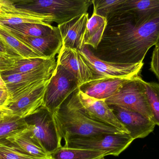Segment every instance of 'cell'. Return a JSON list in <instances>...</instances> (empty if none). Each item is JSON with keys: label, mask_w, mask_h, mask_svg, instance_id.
<instances>
[{"label": "cell", "mask_w": 159, "mask_h": 159, "mask_svg": "<svg viewBox=\"0 0 159 159\" xmlns=\"http://www.w3.org/2000/svg\"><path fill=\"white\" fill-rule=\"evenodd\" d=\"M0 57L11 59H21L20 57L17 55L12 49H10L0 39Z\"/></svg>", "instance_id": "obj_30"}, {"label": "cell", "mask_w": 159, "mask_h": 159, "mask_svg": "<svg viewBox=\"0 0 159 159\" xmlns=\"http://www.w3.org/2000/svg\"><path fill=\"white\" fill-rule=\"evenodd\" d=\"M77 94L80 103L90 116L99 122L115 128L121 133H129L105 100H98L90 97L79 89Z\"/></svg>", "instance_id": "obj_14"}, {"label": "cell", "mask_w": 159, "mask_h": 159, "mask_svg": "<svg viewBox=\"0 0 159 159\" xmlns=\"http://www.w3.org/2000/svg\"><path fill=\"white\" fill-rule=\"evenodd\" d=\"M107 24V18L97 15L93 10L86 25L84 45L91 46L94 50H96L103 36Z\"/></svg>", "instance_id": "obj_18"}, {"label": "cell", "mask_w": 159, "mask_h": 159, "mask_svg": "<svg viewBox=\"0 0 159 159\" xmlns=\"http://www.w3.org/2000/svg\"><path fill=\"white\" fill-rule=\"evenodd\" d=\"M17 8L26 9L54 17L59 24L67 22L87 13L92 0H15Z\"/></svg>", "instance_id": "obj_3"}, {"label": "cell", "mask_w": 159, "mask_h": 159, "mask_svg": "<svg viewBox=\"0 0 159 159\" xmlns=\"http://www.w3.org/2000/svg\"><path fill=\"white\" fill-rule=\"evenodd\" d=\"M28 127L26 119L16 116L0 115V141L6 140Z\"/></svg>", "instance_id": "obj_24"}, {"label": "cell", "mask_w": 159, "mask_h": 159, "mask_svg": "<svg viewBox=\"0 0 159 159\" xmlns=\"http://www.w3.org/2000/svg\"><path fill=\"white\" fill-rule=\"evenodd\" d=\"M49 78L38 81L17 99L3 107L0 115H14L26 119L44 106V99Z\"/></svg>", "instance_id": "obj_9"}, {"label": "cell", "mask_w": 159, "mask_h": 159, "mask_svg": "<svg viewBox=\"0 0 159 159\" xmlns=\"http://www.w3.org/2000/svg\"><path fill=\"white\" fill-rule=\"evenodd\" d=\"M107 152L61 146L50 155L51 159H102Z\"/></svg>", "instance_id": "obj_22"}, {"label": "cell", "mask_w": 159, "mask_h": 159, "mask_svg": "<svg viewBox=\"0 0 159 159\" xmlns=\"http://www.w3.org/2000/svg\"><path fill=\"white\" fill-rule=\"evenodd\" d=\"M52 16L17 8L12 1L0 0V24L16 25L23 23L51 25L55 22Z\"/></svg>", "instance_id": "obj_11"}, {"label": "cell", "mask_w": 159, "mask_h": 159, "mask_svg": "<svg viewBox=\"0 0 159 159\" xmlns=\"http://www.w3.org/2000/svg\"><path fill=\"white\" fill-rule=\"evenodd\" d=\"M57 63L74 76L79 88L94 79L91 69L77 49L62 45Z\"/></svg>", "instance_id": "obj_13"}, {"label": "cell", "mask_w": 159, "mask_h": 159, "mask_svg": "<svg viewBox=\"0 0 159 159\" xmlns=\"http://www.w3.org/2000/svg\"><path fill=\"white\" fill-rule=\"evenodd\" d=\"M16 60L3 58L0 59V74L10 69Z\"/></svg>", "instance_id": "obj_31"}, {"label": "cell", "mask_w": 159, "mask_h": 159, "mask_svg": "<svg viewBox=\"0 0 159 159\" xmlns=\"http://www.w3.org/2000/svg\"><path fill=\"white\" fill-rule=\"evenodd\" d=\"M26 120L28 124L27 130L30 137L36 141L49 156L62 146L53 113L45 106Z\"/></svg>", "instance_id": "obj_5"}, {"label": "cell", "mask_w": 159, "mask_h": 159, "mask_svg": "<svg viewBox=\"0 0 159 159\" xmlns=\"http://www.w3.org/2000/svg\"><path fill=\"white\" fill-rule=\"evenodd\" d=\"M89 17L87 12L58 25L63 46L78 50L84 47V34Z\"/></svg>", "instance_id": "obj_15"}, {"label": "cell", "mask_w": 159, "mask_h": 159, "mask_svg": "<svg viewBox=\"0 0 159 159\" xmlns=\"http://www.w3.org/2000/svg\"><path fill=\"white\" fill-rule=\"evenodd\" d=\"M0 39L22 59H47L34 49L20 41L1 24H0Z\"/></svg>", "instance_id": "obj_20"}, {"label": "cell", "mask_w": 159, "mask_h": 159, "mask_svg": "<svg viewBox=\"0 0 159 159\" xmlns=\"http://www.w3.org/2000/svg\"><path fill=\"white\" fill-rule=\"evenodd\" d=\"M109 107L134 140L145 138L154 131L156 124L153 119L120 106L110 105Z\"/></svg>", "instance_id": "obj_12"}, {"label": "cell", "mask_w": 159, "mask_h": 159, "mask_svg": "<svg viewBox=\"0 0 159 159\" xmlns=\"http://www.w3.org/2000/svg\"><path fill=\"white\" fill-rule=\"evenodd\" d=\"M107 20L102 41L93 51L100 59L125 64L141 63L159 40V13L140 16L116 11Z\"/></svg>", "instance_id": "obj_1"}, {"label": "cell", "mask_w": 159, "mask_h": 159, "mask_svg": "<svg viewBox=\"0 0 159 159\" xmlns=\"http://www.w3.org/2000/svg\"><path fill=\"white\" fill-rule=\"evenodd\" d=\"M143 81L139 75L129 79L121 85L114 95L106 100V103L109 106L127 108L153 119V113Z\"/></svg>", "instance_id": "obj_4"}, {"label": "cell", "mask_w": 159, "mask_h": 159, "mask_svg": "<svg viewBox=\"0 0 159 159\" xmlns=\"http://www.w3.org/2000/svg\"><path fill=\"white\" fill-rule=\"evenodd\" d=\"M116 11L130 12L140 16L153 15L159 12V0H125Z\"/></svg>", "instance_id": "obj_21"}, {"label": "cell", "mask_w": 159, "mask_h": 159, "mask_svg": "<svg viewBox=\"0 0 159 159\" xmlns=\"http://www.w3.org/2000/svg\"><path fill=\"white\" fill-rule=\"evenodd\" d=\"M11 33L20 41L34 49L47 59H55L63 45L58 28L53 33L42 37H30Z\"/></svg>", "instance_id": "obj_16"}, {"label": "cell", "mask_w": 159, "mask_h": 159, "mask_svg": "<svg viewBox=\"0 0 159 159\" xmlns=\"http://www.w3.org/2000/svg\"><path fill=\"white\" fill-rule=\"evenodd\" d=\"M6 140L18 147L27 154L35 157L50 158L42 147L30 137L27 129L15 133Z\"/></svg>", "instance_id": "obj_19"}, {"label": "cell", "mask_w": 159, "mask_h": 159, "mask_svg": "<svg viewBox=\"0 0 159 159\" xmlns=\"http://www.w3.org/2000/svg\"><path fill=\"white\" fill-rule=\"evenodd\" d=\"M57 65V63L55 59L48 64L32 72L1 75L5 83L8 92V99L5 106L17 99L36 82L50 78Z\"/></svg>", "instance_id": "obj_10"}, {"label": "cell", "mask_w": 159, "mask_h": 159, "mask_svg": "<svg viewBox=\"0 0 159 159\" xmlns=\"http://www.w3.org/2000/svg\"><path fill=\"white\" fill-rule=\"evenodd\" d=\"M134 141L129 133H103L88 137H72L65 141L64 147L104 151L118 157Z\"/></svg>", "instance_id": "obj_6"}, {"label": "cell", "mask_w": 159, "mask_h": 159, "mask_svg": "<svg viewBox=\"0 0 159 159\" xmlns=\"http://www.w3.org/2000/svg\"><path fill=\"white\" fill-rule=\"evenodd\" d=\"M153 115V120L159 127V83L143 81Z\"/></svg>", "instance_id": "obj_27"}, {"label": "cell", "mask_w": 159, "mask_h": 159, "mask_svg": "<svg viewBox=\"0 0 159 159\" xmlns=\"http://www.w3.org/2000/svg\"><path fill=\"white\" fill-rule=\"evenodd\" d=\"M3 26L11 32L32 37L47 36L53 33L57 29V27H54L51 25H42L36 23H23L19 25Z\"/></svg>", "instance_id": "obj_23"}, {"label": "cell", "mask_w": 159, "mask_h": 159, "mask_svg": "<svg viewBox=\"0 0 159 159\" xmlns=\"http://www.w3.org/2000/svg\"><path fill=\"white\" fill-rule=\"evenodd\" d=\"M94 74V79L123 78L131 79L139 75L143 62L138 64H125L105 61L94 55L89 46L79 50Z\"/></svg>", "instance_id": "obj_8"}, {"label": "cell", "mask_w": 159, "mask_h": 159, "mask_svg": "<svg viewBox=\"0 0 159 159\" xmlns=\"http://www.w3.org/2000/svg\"><path fill=\"white\" fill-rule=\"evenodd\" d=\"M0 159H51L33 157L7 140L0 141Z\"/></svg>", "instance_id": "obj_26"}, {"label": "cell", "mask_w": 159, "mask_h": 159, "mask_svg": "<svg viewBox=\"0 0 159 159\" xmlns=\"http://www.w3.org/2000/svg\"><path fill=\"white\" fill-rule=\"evenodd\" d=\"M125 0H92L93 11L96 14L107 17L110 14L117 10Z\"/></svg>", "instance_id": "obj_28"}, {"label": "cell", "mask_w": 159, "mask_h": 159, "mask_svg": "<svg viewBox=\"0 0 159 159\" xmlns=\"http://www.w3.org/2000/svg\"><path fill=\"white\" fill-rule=\"evenodd\" d=\"M129 79H130L103 78L95 79L81 86L79 89L90 97L105 101L114 95L121 85Z\"/></svg>", "instance_id": "obj_17"}, {"label": "cell", "mask_w": 159, "mask_h": 159, "mask_svg": "<svg viewBox=\"0 0 159 159\" xmlns=\"http://www.w3.org/2000/svg\"><path fill=\"white\" fill-rule=\"evenodd\" d=\"M79 88L76 78L70 72L57 63L49 78L44 99V106L54 113Z\"/></svg>", "instance_id": "obj_7"}, {"label": "cell", "mask_w": 159, "mask_h": 159, "mask_svg": "<svg viewBox=\"0 0 159 159\" xmlns=\"http://www.w3.org/2000/svg\"><path fill=\"white\" fill-rule=\"evenodd\" d=\"M6 87V86L5 83L3 79L2 78V76H1V74H0V88Z\"/></svg>", "instance_id": "obj_32"}, {"label": "cell", "mask_w": 159, "mask_h": 159, "mask_svg": "<svg viewBox=\"0 0 159 159\" xmlns=\"http://www.w3.org/2000/svg\"><path fill=\"white\" fill-rule=\"evenodd\" d=\"M102 159H104V158H102Z\"/></svg>", "instance_id": "obj_33"}, {"label": "cell", "mask_w": 159, "mask_h": 159, "mask_svg": "<svg viewBox=\"0 0 159 159\" xmlns=\"http://www.w3.org/2000/svg\"><path fill=\"white\" fill-rule=\"evenodd\" d=\"M55 59H56L48 60L43 58H31L16 60L10 69L1 74V75H9L32 72L48 64Z\"/></svg>", "instance_id": "obj_25"}, {"label": "cell", "mask_w": 159, "mask_h": 159, "mask_svg": "<svg viewBox=\"0 0 159 159\" xmlns=\"http://www.w3.org/2000/svg\"><path fill=\"white\" fill-rule=\"evenodd\" d=\"M155 46L150 63V70L159 80V40Z\"/></svg>", "instance_id": "obj_29"}, {"label": "cell", "mask_w": 159, "mask_h": 159, "mask_svg": "<svg viewBox=\"0 0 159 159\" xmlns=\"http://www.w3.org/2000/svg\"><path fill=\"white\" fill-rule=\"evenodd\" d=\"M78 90L53 113L61 141L72 137H88L103 133H122L115 128L90 116L80 101Z\"/></svg>", "instance_id": "obj_2"}]
</instances>
